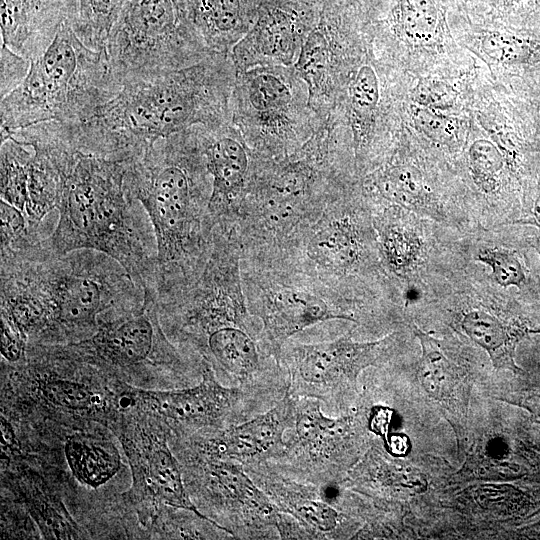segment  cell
<instances>
[{"mask_svg":"<svg viewBox=\"0 0 540 540\" xmlns=\"http://www.w3.org/2000/svg\"><path fill=\"white\" fill-rule=\"evenodd\" d=\"M538 538H540V533L538 534Z\"/></svg>","mask_w":540,"mask_h":540,"instance_id":"cell-47","label":"cell"},{"mask_svg":"<svg viewBox=\"0 0 540 540\" xmlns=\"http://www.w3.org/2000/svg\"><path fill=\"white\" fill-rule=\"evenodd\" d=\"M526 224H532L540 227V193L536 196L532 209L531 217L523 221Z\"/></svg>","mask_w":540,"mask_h":540,"instance_id":"cell-43","label":"cell"},{"mask_svg":"<svg viewBox=\"0 0 540 540\" xmlns=\"http://www.w3.org/2000/svg\"><path fill=\"white\" fill-rule=\"evenodd\" d=\"M299 15L288 3L261 4L257 18L234 48V59L239 67L264 63H289L296 50Z\"/></svg>","mask_w":540,"mask_h":540,"instance_id":"cell-15","label":"cell"},{"mask_svg":"<svg viewBox=\"0 0 540 540\" xmlns=\"http://www.w3.org/2000/svg\"><path fill=\"white\" fill-rule=\"evenodd\" d=\"M27 336L1 318V354L9 362L18 361L25 352Z\"/></svg>","mask_w":540,"mask_h":540,"instance_id":"cell-39","label":"cell"},{"mask_svg":"<svg viewBox=\"0 0 540 540\" xmlns=\"http://www.w3.org/2000/svg\"><path fill=\"white\" fill-rule=\"evenodd\" d=\"M180 3L198 35L212 46L228 42L243 22L244 0H180Z\"/></svg>","mask_w":540,"mask_h":540,"instance_id":"cell-21","label":"cell"},{"mask_svg":"<svg viewBox=\"0 0 540 540\" xmlns=\"http://www.w3.org/2000/svg\"><path fill=\"white\" fill-rule=\"evenodd\" d=\"M1 256L24 251L33 246L25 215L15 206L0 201Z\"/></svg>","mask_w":540,"mask_h":540,"instance_id":"cell-35","label":"cell"},{"mask_svg":"<svg viewBox=\"0 0 540 540\" xmlns=\"http://www.w3.org/2000/svg\"><path fill=\"white\" fill-rule=\"evenodd\" d=\"M327 41L319 30H313L303 44L296 67L310 91L320 87L327 69Z\"/></svg>","mask_w":540,"mask_h":540,"instance_id":"cell-32","label":"cell"},{"mask_svg":"<svg viewBox=\"0 0 540 540\" xmlns=\"http://www.w3.org/2000/svg\"><path fill=\"white\" fill-rule=\"evenodd\" d=\"M27 503L45 538L71 539L78 537L76 524L59 501L38 492L33 493Z\"/></svg>","mask_w":540,"mask_h":540,"instance_id":"cell-25","label":"cell"},{"mask_svg":"<svg viewBox=\"0 0 540 540\" xmlns=\"http://www.w3.org/2000/svg\"><path fill=\"white\" fill-rule=\"evenodd\" d=\"M155 298L146 291L139 310L99 326L89 341L96 353L122 367L148 362L156 352L176 357L158 324Z\"/></svg>","mask_w":540,"mask_h":540,"instance_id":"cell-12","label":"cell"},{"mask_svg":"<svg viewBox=\"0 0 540 540\" xmlns=\"http://www.w3.org/2000/svg\"><path fill=\"white\" fill-rule=\"evenodd\" d=\"M539 255H540V248L538 249Z\"/></svg>","mask_w":540,"mask_h":540,"instance_id":"cell-46","label":"cell"},{"mask_svg":"<svg viewBox=\"0 0 540 540\" xmlns=\"http://www.w3.org/2000/svg\"><path fill=\"white\" fill-rule=\"evenodd\" d=\"M122 86L107 51L87 47L65 22L31 60L25 79L1 98V134L49 121L89 120Z\"/></svg>","mask_w":540,"mask_h":540,"instance_id":"cell-3","label":"cell"},{"mask_svg":"<svg viewBox=\"0 0 540 540\" xmlns=\"http://www.w3.org/2000/svg\"><path fill=\"white\" fill-rule=\"evenodd\" d=\"M244 468L281 512L306 525L318 539L343 537L345 516L328 500L324 487L289 477L267 461Z\"/></svg>","mask_w":540,"mask_h":540,"instance_id":"cell-11","label":"cell"},{"mask_svg":"<svg viewBox=\"0 0 540 540\" xmlns=\"http://www.w3.org/2000/svg\"><path fill=\"white\" fill-rule=\"evenodd\" d=\"M404 296L407 302H415L420 298L421 293L416 287H409L406 289Z\"/></svg>","mask_w":540,"mask_h":540,"instance_id":"cell-44","label":"cell"},{"mask_svg":"<svg viewBox=\"0 0 540 540\" xmlns=\"http://www.w3.org/2000/svg\"><path fill=\"white\" fill-rule=\"evenodd\" d=\"M205 164L212 175L211 212L225 211L239 193L248 159L243 146L229 136L211 138L204 149Z\"/></svg>","mask_w":540,"mask_h":540,"instance_id":"cell-18","label":"cell"},{"mask_svg":"<svg viewBox=\"0 0 540 540\" xmlns=\"http://www.w3.org/2000/svg\"><path fill=\"white\" fill-rule=\"evenodd\" d=\"M539 97H540V92H539Z\"/></svg>","mask_w":540,"mask_h":540,"instance_id":"cell-48","label":"cell"},{"mask_svg":"<svg viewBox=\"0 0 540 540\" xmlns=\"http://www.w3.org/2000/svg\"><path fill=\"white\" fill-rule=\"evenodd\" d=\"M313 252L320 260L337 266L348 265L356 258L358 243L352 227L337 222L316 235Z\"/></svg>","mask_w":540,"mask_h":540,"instance_id":"cell-26","label":"cell"},{"mask_svg":"<svg viewBox=\"0 0 540 540\" xmlns=\"http://www.w3.org/2000/svg\"><path fill=\"white\" fill-rule=\"evenodd\" d=\"M421 346L417 377L427 394L437 400L447 398L458 382V370L439 341L428 333L413 328Z\"/></svg>","mask_w":540,"mask_h":540,"instance_id":"cell-24","label":"cell"},{"mask_svg":"<svg viewBox=\"0 0 540 540\" xmlns=\"http://www.w3.org/2000/svg\"><path fill=\"white\" fill-rule=\"evenodd\" d=\"M64 451L74 477L92 488L105 484L120 469L119 453L108 441L75 435L66 441Z\"/></svg>","mask_w":540,"mask_h":540,"instance_id":"cell-20","label":"cell"},{"mask_svg":"<svg viewBox=\"0 0 540 540\" xmlns=\"http://www.w3.org/2000/svg\"><path fill=\"white\" fill-rule=\"evenodd\" d=\"M455 2L464 10L472 11L476 9H485L488 0H455Z\"/></svg>","mask_w":540,"mask_h":540,"instance_id":"cell-42","label":"cell"},{"mask_svg":"<svg viewBox=\"0 0 540 540\" xmlns=\"http://www.w3.org/2000/svg\"><path fill=\"white\" fill-rule=\"evenodd\" d=\"M260 316L264 353L272 357L279 367L284 343L295 333L331 319L355 321L352 316L331 308L320 297L292 289L269 296Z\"/></svg>","mask_w":540,"mask_h":540,"instance_id":"cell-14","label":"cell"},{"mask_svg":"<svg viewBox=\"0 0 540 540\" xmlns=\"http://www.w3.org/2000/svg\"><path fill=\"white\" fill-rule=\"evenodd\" d=\"M39 391L50 404L70 410H86L98 401V396L89 386L69 379H43L39 382Z\"/></svg>","mask_w":540,"mask_h":540,"instance_id":"cell-29","label":"cell"},{"mask_svg":"<svg viewBox=\"0 0 540 540\" xmlns=\"http://www.w3.org/2000/svg\"><path fill=\"white\" fill-rule=\"evenodd\" d=\"M364 420L362 414L331 418L323 413L320 400L297 397L294 425L285 434L284 451L267 462L296 480L336 486L360 451L368 429V419Z\"/></svg>","mask_w":540,"mask_h":540,"instance_id":"cell-6","label":"cell"},{"mask_svg":"<svg viewBox=\"0 0 540 540\" xmlns=\"http://www.w3.org/2000/svg\"><path fill=\"white\" fill-rule=\"evenodd\" d=\"M521 406L528 410L536 418L540 419V394L534 393L526 396L522 402Z\"/></svg>","mask_w":540,"mask_h":540,"instance_id":"cell-41","label":"cell"},{"mask_svg":"<svg viewBox=\"0 0 540 540\" xmlns=\"http://www.w3.org/2000/svg\"><path fill=\"white\" fill-rule=\"evenodd\" d=\"M73 0H1V43L33 60L51 44Z\"/></svg>","mask_w":540,"mask_h":540,"instance_id":"cell-13","label":"cell"},{"mask_svg":"<svg viewBox=\"0 0 540 540\" xmlns=\"http://www.w3.org/2000/svg\"><path fill=\"white\" fill-rule=\"evenodd\" d=\"M407 442L408 438L402 434H390L386 441H384V446L389 454L394 456H402L407 451Z\"/></svg>","mask_w":540,"mask_h":540,"instance_id":"cell-40","label":"cell"},{"mask_svg":"<svg viewBox=\"0 0 540 540\" xmlns=\"http://www.w3.org/2000/svg\"><path fill=\"white\" fill-rule=\"evenodd\" d=\"M394 343V333L370 342L354 341L347 333L329 342L291 345L280 356L287 389L296 397L337 408L356 393L362 371L388 360Z\"/></svg>","mask_w":540,"mask_h":540,"instance_id":"cell-7","label":"cell"},{"mask_svg":"<svg viewBox=\"0 0 540 540\" xmlns=\"http://www.w3.org/2000/svg\"><path fill=\"white\" fill-rule=\"evenodd\" d=\"M457 92L448 82L437 78H422L412 91V99L416 105L444 110L455 103Z\"/></svg>","mask_w":540,"mask_h":540,"instance_id":"cell-37","label":"cell"},{"mask_svg":"<svg viewBox=\"0 0 540 540\" xmlns=\"http://www.w3.org/2000/svg\"><path fill=\"white\" fill-rule=\"evenodd\" d=\"M411 117L417 129L436 143L451 145L459 139L462 124L456 118L416 104L411 106Z\"/></svg>","mask_w":540,"mask_h":540,"instance_id":"cell-33","label":"cell"},{"mask_svg":"<svg viewBox=\"0 0 540 540\" xmlns=\"http://www.w3.org/2000/svg\"><path fill=\"white\" fill-rule=\"evenodd\" d=\"M476 260L491 269L492 276L502 287H521L526 282L525 268L516 252L505 248H483Z\"/></svg>","mask_w":540,"mask_h":540,"instance_id":"cell-31","label":"cell"},{"mask_svg":"<svg viewBox=\"0 0 540 540\" xmlns=\"http://www.w3.org/2000/svg\"><path fill=\"white\" fill-rule=\"evenodd\" d=\"M137 400L178 433L193 434L245 421L276 402L248 389L221 385L206 365L201 381L189 388L137 391Z\"/></svg>","mask_w":540,"mask_h":540,"instance_id":"cell-8","label":"cell"},{"mask_svg":"<svg viewBox=\"0 0 540 540\" xmlns=\"http://www.w3.org/2000/svg\"><path fill=\"white\" fill-rule=\"evenodd\" d=\"M461 327L473 342L488 353L494 368L520 371L515 363V348L521 337L532 330L508 324L483 310L465 313Z\"/></svg>","mask_w":540,"mask_h":540,"instance_id":"cell-19","label":"cell"},{"mask_svg":"<svg viewBox=\"0 0 540 540\" xmlns=\"http://www.w3.org/2000/svg\"><path fill=\"white\" fill-rule=\"evenodd\" d=\"M184 132L156 140L130 163L127 173L129 188L154 232L155 272L163 277L190 242L193 181Z\"/></svg>","mask_w":540,"mask_h":540,"instance_id":"cell-4","label":"cell"},{"mask_svg":"<svg viewBox=\"0 0 540 540\" xmlns=\"http://www.w3.org/2000/svg\"><path fill=\"white\" fill-rule=\"evenodd\" d=\"M250 102L262 113H277L287 107L291 100L288 87L272 74L256 75L249 85Z\"/></svg>","mask_w":540,"mask_h":540,"instance_id":"cell-34","label":"cell"},{"mask_svg":"<svg viewBox=\"0 0 540 540\" xmlns=\"http://www.w3.org/2000/svg\"><path fill=\"white\" fill-rule=\"evenodd\" d=\"M135 496L140 501H151L176 509L188 510L198 516L214 521L196 506L185 486L180 465L173 456L165 439L149 443L137 460L131 463ZM218 523V522H217Z\"/></svg>","mask_w":540,"mask_h":540,"instance_id":"cell-16","label":"cell"},{"mask_svg":"<svg viewBox=\"0 0 540 540\" xmlns=\"http://www.w3.org/2000/svg\"><path fill=\"white\" fill-rule=\"evenodd\" d=\"M128 1L73 0L67 23L87 47L107 51L113 27Z\"/></svg>","mask_w":540,"mask_h":540,"instance_id":"cell-22","label":"cell"},{"mask_svg":"<svg viewBox=\"0 0 540 540\" xmlns=\"http://www.w3.org/2000/svg\"><path fill=\"white\" fill-rule=\"evenodd\" d=\"M350 98L354 117V130L359 139L364 125L371 120L379 101L378 78L369 65L362 66L357 72L351 87Z\"/></svg>","mask_w":540,"mask_h":540,"instance_id":"cell-28","label":"cell"},{"mask_svg":"<svg viewBox=\"0 0 540 540\" xmlns=\"http://www.w3.org/2000/svg\"><path fill=\"white\" fill-rule=\"evenodd\" d=\"M450 0H393L388 22L394 33L417 47L441 42L448 33Z\"/></svg>","mask_w":540,"mask_h":540,"instance_id":"cell-17","label":"cell"},{"mask_svg":"<svg viewBox=\"0 0 540 540\" xmlns=\"http://www.w3.org/2000/svg\"><path fill=\"white\" fill-rule=\"evenodd\" d=\"M297 397L286 389L269 409L245 421L192 435L191 453L230 459L244 466L276 460L284 451L285 434L293 427Z\"/></svg>","mask_w":540,"mask_h":540,"instance_id":"cell-10","label":"cell"},{"mask_svg":"<svg viewBox=\"0 0 540 540\" xmlns=\"http://www.w3.org/2000/svg\"><path fill=\"white\" fill-rule=\"evenodd\" d=\"M224 83L222 68L211 61L127 77L119 93L86 122L114 147L140 154L192 125L215 124Z\"/></svg>","mask_w":540,"mask_h":540,"instance_id":"cell-2","label":"cell"},{"mask_svg":"<svg viewBox=\"0 0 540 540\" xmlns=\"http://www.w3.org/2000/svg\"><path fill=\"white\" fill-rule=\"evenodd\" d=\"M1 98L14 90L27 76L31 61L1 43Z\"/></svg>","mask_w":540,"mask_h":540,"instance_id":"cell-38","label":"cell"},{"mask_svg":"<svg viewBox=\"0 0 540 540\" xmlns=\"http://www.w3.org/2000/svg\"><path fill=\"white\" fill-rule=\"evenodd\" d=\"M378 186L385 197L401 206L435 219H440L443 215L421 172L413 166L391 167L380 178Z\"/></svg>","mask_w":540,"mask_h":540,"instance_id":"cell-23","label":"cell"},{"mask_svg":"<svg viewBox=\"0 0 540 540\" xmlns=\"http://www.w3.org/2000/svg\"><path fill=\"white\" fill-rule=\"evenodd\" d=\"M468 161L475 183L484 191L494 190L505 164L502 150L488 139H477L469 147Z\"/></svg>","mask_w":540,"mask_h":540,"instance_id":"cell-27","label":"cell"},{"mask_svg":"<svg viewBox=\"0 0 540 540\" xmlns=\"http://www.w3.org/2000/svg\"><path fill=\"white\" fill-rule=\"evenodd\" d=\"M201 41L180 0H129L107 53L124 80L190 66L189 60L200 56Z\"/></svg>","mask_w":540,"mask_h":540,"instance_id":"cell-5","label":"cell"},{"mask_svg":"<svg viewBox=\"0 0 540 540\" xmlns=\"http://www.w3.org/2000/svg\"><path fill=\"white\" fill-rule=\"evenodd\" d=\"M354 3H357L361 6H367V7H370L372 5H374V3L378 2L379 0H350Z\"/></svg>","mask_w":540,"mask_h":540,"instance_id":"cell-45","label":"cell"},{"mask_svg":"<svg viewBox=\"0 0 540 540\" xmlns=\"http://www.w3.org/2000/svg\"><path fill=\"white\" fill-rule=\"evenodd\" d=\"M190 466L200 497L222 515L235 538L280 539L278 528L284 512L242 463L191 453Z\"/></svg>","mask_w":540,"mask_h":540,"instance_id":"cell-9","label":"cell"},{"mask_svg":"<svg viewBox=\"0 0 540 540\" xmlns=\"http://www.w3.org/2000/svg\"><path fill=\"white\" fill-rule=\"evenodd\" d=\"M31 142L46 150L59 173V217L50 237L51 252L104 253L141 288H149L155 261L133 213L138 200L127 182L132 160L76 143L57 123L39 126Z\"/></svg>","mask_w":540,"mask_h":540,"instance_id":"cell-1","label":"cell"},{"mask_svg":"<svg viewBox=\"0 0 540 540\" xmlns=\"http://www.w3.org/2000/svg\"><path fill=\"white\" fill-rule=\"evenodd\" d=\"M486 9L508 25L540 29V0H488Z\"/></svg>","mask_w":540,"mask_h":540,"instance_id":"cell-36","label":"cell"},{"mask_svg":"<svg viewBox=\"0 0 540 540\" xmlns=\"http://www.w3.org/2000/svg\"><path fill=\"white\" fill-rule=\"evenodd\" d=\"M422 245L416 231L406 226L387 227L383 234L384 252L391 266L399 272H406L415 265Z\"/></svg>","mask_w":540,"mask_h":540,"instance_id":"cell-30","label":"cell"}]
</instances>
